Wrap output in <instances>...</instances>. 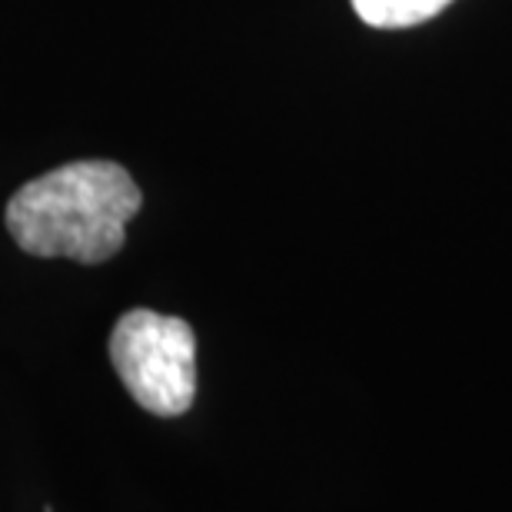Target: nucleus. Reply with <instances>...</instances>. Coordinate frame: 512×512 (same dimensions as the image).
<instances>
[{"label": "nucleus", "mask_w": 512, "mask_h": 512, "mask_svg": "<svg viewBox=\"0 0 512 512\" xmlns=\"http://www.w3.org/2000/svg\"><path fill=\"white\" fill-rule=\"evenodd\" d=\"M110 363L127 393L157 416H180L197 396V336L180 316L130 310L110 333Z\"/></svg>", "instance_id": "obj_2"}, {"label": "nucleus", "mask_w": 512, "mask_h": 512, "mask_svg": "<svg viewBox=\"0 0 512 512\" xmlns=\"http://www.w3.org/2000/svg\"><path fill=\"white\" fill-rule=\"evenodd\" d=\"M453 0H353V10L363 24L380 30H399L426 24L429 17L443 14Z\"/></svg>", "instance_id": "obj_3"}, {"label": "nucleus", "mask_w": 512, "mask_h": 512, "mask_svg": "<svg viewBox=\"0 0 512 512\" xmlns=\"http://www.w3.org/2000/svg\"><path fill=\"white\" fill-rule=\"evenodd\" d=\"M143 203L140 187L114 160H77L24 183L7 203V230L30 256L104 263L127 240Z\"/></svg>", "instance_id": "obj_1"}]
</instances>
